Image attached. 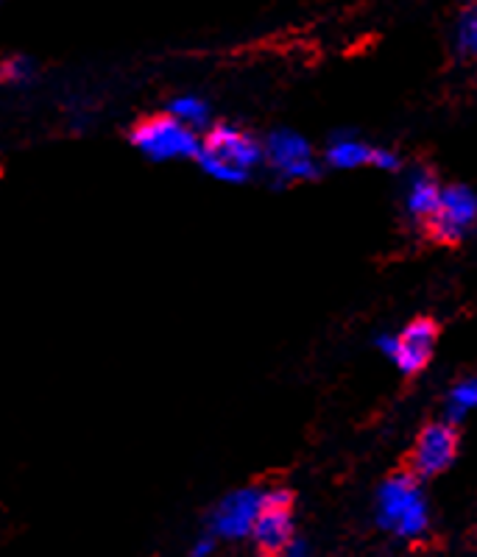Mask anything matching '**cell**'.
Wrapping results in <instances>:
<instances>
[{
	"label": "cell",
	"mask_w": 477,
	"mask_h": 557,
	"mask_svg": "<svg viewBox=\"0 0 477 557\" xmlns=\"http://www.w3.org/2000/svg\"><path fill=\"white\" fill-rule=\"evenodd\" d=\"M252 541L260 557H280L293 544V494L274 487L262 494L260 516L252 530Z\"/></svg>",
	"instance_id": "8992f818"
},
{
	"label": "cell",
	"mask_w": 477,
	"mask_h": 557,
	"mask_svg": "<svg viewBox=\"0 0 477 557\" xmlns=\"http://www.w3.org/2000/svg\"><path fill=\"white\" fill-rule=\"evenodd\" d=\"M458 424H450V421L427 424L407 457V474H414L416 480H433L444 474L458 457Z\"/></svg>",
	"instance_id": "277c9868"
},
{
	"label": "cell",
	"mask_w": 477,
	"mask_h": 557,
	"mask_svg": "<svg viewBox=\"0 0 477 557\" xmlns=\"http://www.w3.org/2000/svg\"><path fill=\"white\" fill-rule=\"evenodd\" d=\"M168 114L176 117L179 123H185L193 132H198V128H204L210 123V107H207V101H201L198 96L173 98L171 107H168Z\"/></svg>",
	"instance_id": "4fadbf2b"
},
{
	"label": "cell",
	"mask_w": 477,
	"mask_h": 557,
	"mask_svg": "<svg viewBox=\"0 0 477 557\" xmlns=\"http://www.w3.org/2000/svg\"><path fill=\"white\" fill-rule=\"evenodd\" d=\"M477 226V196L466 184H450L441 193L436 215L427 221L425 232L441 246H455Z\"/></svg>",
	"instance_id": "5b68a950"
},
{
	"label": "cell",
	"mask_w": 477,
	"mask_h": 557,
	"mask_svg": "<svg viewBox=\"0 0 477 557\" xmlns=\"http://www.w3.org/2000/svg\"><path fill=\"white\" fill-rule=\"evenodd\" d=\"M262 494L266 491H257V487H241L235 494L223 496L210 516L212 535L227 541L248 539L255 530L257 516H260Z\"/></svg>",
	"instance_id": "ba28073f"
},
{
	"label": "cell",
	"mask_w": 477,
	"mask_h": 557,
	"mask_svg": "<svg viewBox=\"0 0 477 557\" xmlns=\"http://www.w3.org/2000/svg\"><path fill=\"white\" fill-rule=\"evenodd\" d=\"M455 42H458V51L464 57L477 62V9H469V12L461 14L458 28H455Z\"/></svg>",
	"instance_id": "9a60e30c"
},
{
	"label": "cell",
	"mask_w": 477,
	"mask_h": 557,
	"mask_svg": "<svg viewBox=\"0 0 477 557\" xmlns=\"http://www.w3.org/2000/svg\"><path fill=\"white\" fill-rule=\"evenodd\" d=\"M327 162L332 168H363L375 165L386 168V171H396L400 168V157L386 148H371L369 143L355 137H338L332 139V146L327 148Z\"/></svg>",
	"instance_id": "30bf717a"
},
{
	"label": "cell",
	"mask_w": 477,
	"mask_h": 557,
	"mask_svg": "<svg viewBox=\"0 0 477 557\" xmlns=\"http://www.w3.org/2000/svg\"><path fill=\"white\" fill-rule=\"evenodd\" d=\"M212 549H216V535H212V532H207V535H201V539L193 544L191 557H210Z\"/></svg>",
	"instance_id": "2e32d148"
},
{
	"label": "cell",
	"mask_w": 477,
	"mask_h": 557,
	"mask_svg": "<svg viewBox=\"0 0 477 557\" xmlns=\"http://www.w3.org/2000/svg\"><path fill=\"white\" fill-rule=\"evenodd\" d=\"M129 143H132L143 157L154 159V162H166V159H187L198 157L201 151V139L193 128L185 123H179L171 114H148L143 121H137L129 132Z\"/></svg>",
	"instance_id": "3957f363"
},
{
	"label": "cell",
	"mask_w": 477,
	"mask_h": 557,
	"mask_svg": "<svg viewBox=\"0 0 477 557\" xmlns=\"http://www.w3.org/2000/svg\"><path fill=\"white\" fill-rule=\"evenodd\" d=\"M34 76H37V67L28 57L14 53L0 62V84H7V87H23V84L34 82Z\"/></svg>",
	"instance_id": "5bb4252c"
},
{
	"label": "cell",
	"mask_w": 477,
	"mask_h": 557,
	"mask_svg": "<svg viewBox=\"0 0 477 557\" xmlns=\"http://www.w3.org/2000/svg\"><path fill=\"white\" fill-rule=\"evenodd\" d=\"M441 193L444 187L439 184V178L433 176L430 171H416L407 182V193H405V209L407 215L414 218L416 223L427 226V221L436 215V209H439Z\"/></svg>",
	"instance_id": "8fae6325"
},
{
	"label": "cell",
	"mask_w": 477,
	"mask_h": 557,
	"mask_svg": "<svg viewBox=\"0 0 477 557\" xmlns=\"http://www.w3.org/2000/svg\"><path fill=\"white\" fill-rule=\"evenodd\" d=\"M377 521L400 539H419L427 530L430 510L414 474L402 471L382 482L377 496Z\"/></svg>",
	"instance_id": "7a4b0ae2"
},
{
	"label": "cell",
	"mask_w": 477,
	"mask_h": 557,
	"mask_svg": "<svg viewBox=\"0 0 477 557\" xmlns=\"http://www.w3.org/2000/svg\"><path fill=\"white\" fill-rule=\"evenodd\" d=\"M268 162L277 168L291 182H302V178L318 176V168L313 162V151L307 146V139L293 132H274L266 143Z\"/></svg>",
	"instance_id": "9c48e42d"
},
{
	"label": "cell",
	"mask_w": 477,
	"mask_h": 557,
	"mask_svg": "<svg viewBox=\"0 0 477 557\" xmlns=\"http://www.w3.org/2000/svg\"><path fill=\"white\" fill-rule=\"evenodd\" d=\"M477 407V376H466V380L455 382V387L447 396V418L450 424H458L464 421V416H469Z\"/></svg>",
	"instance_id": "7c38bea8"
},
{
	"label": "cell",
	"mask_w": 477,
	"mask_h": 557,
	"mask_svg": "<svg viewBox=\"0 0 477 557\" xmlns=\"http://www.w3.org/2000/svg\"><path fill=\"white\" fill-rule=\"evenodd\" d=\"M198 162L210 176L221 182H246L257 165L262 162V148L252 134L237 126H212L204 134Z\"/></svg>",
	"instance_id": "6da1fadb"
},
{
	"label": "cell",
	"mask_w": 477,
	"mask_h": 557,
	"mask_svg": "<svg viewBox=\"0 0 477 557\" xmlns=\"http://www.w3.org/2000/svg\"><path fill=\"white\" fill-rule=\"evenodd\" d=\"M436 343H439V323L433 318H416L400 335L380 337V348L405 376H416L425 371L427 362L433 360Z\"/></svg>",
	"instance_id": "52a82bcc"
},
{
	"label": "cell",
	"mask_w": 477,
	"mask_h": 557,
	"mask_svg": "<svg viewBox=\"0 0 477 557\" xmlns=\"http://www.w3.org/2000/svg\"><path fill=\"white\" fill-rule=\"evenodd\" d=\"M280 557H310V549H307V546L302 544V541H293V544L288 546V549L282 552Z\"/></svg>",
	"instance_id": "e0dca14e"
}]
</instances>
